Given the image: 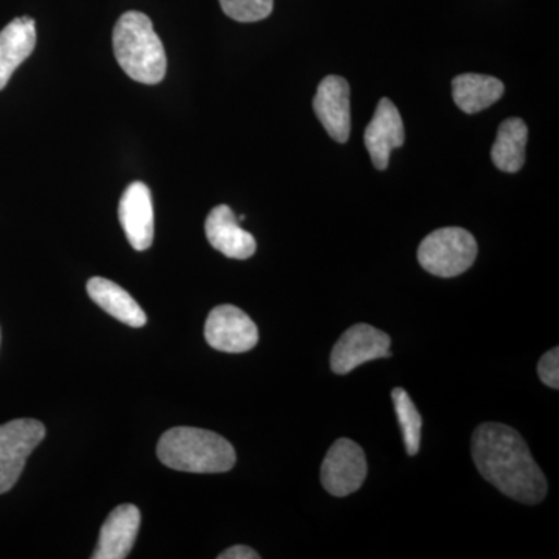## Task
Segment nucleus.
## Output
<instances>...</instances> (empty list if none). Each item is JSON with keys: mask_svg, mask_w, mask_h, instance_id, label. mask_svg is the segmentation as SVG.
Returning <instances> with one entry per match:
<instances>
[{"mask_svg": "<svg viewBox=\"0 0 559 559\" xmlns=\"http://www.w3.org/2000/svg\"><path fill=\"white\" fill-rule=\"evenodd\" d=\"M473 459L484 479L502 495L536 506L547 496L546 476L516 429L485 423L474 430Z\"/></svg>", "mask_w": 559, "mask_h": 559, "instance_id": "obj_1", "label": "nucleus"}, {"mask_svg": "<svg viewBox=\"0 0 559 559\" xmlns=\"http://www.w3.org/2000/svg\"><path fill=\"white\" fill-rule=\"evenodd\" d=\"M157 457L168 468L194 474L227 473L237 463L230 441L200 428H173L160 437Z\"/></svg>", "mask_w": 559, "mask_h": 559, "instance_id": "obj_2", "label": "nucleus"}, {"mask_svg": "<svg viewBox=\"0 0 559 559\" xmlns=\"http://www.w3.org/2000/svg\"><path fill=\"white\" fill-rule=\"evenodd\" d=\"M112 46L120 68L130 79L142 84H157L165 79L167 55L146 14L128 11L120 16L114 27Z\"/></svg>", "mask_w": 559, "mask_h": 559, "instance_id": "obj_3", "label": "nucleus"}, {"mask_svg": "<svg viewBox=\"0 0 559 559\" xmlns=\"http://www.w3.org/2000/svg\"><path fill=\"white\" fill-rule=\"evenodd\" d=\"M476 257V238L460 227L433 230L418 248L423 270L441 278L457 277L468 271Z\"/></svg>", "mask_w": 559, "mask_h": 559, "instance_id": "obj_4", "label": "nucleus"}, {"mask_svg": "<svg viewBox=\"0 0 559 559\" xmlns=\"http://www.w3.org/2000/svg\"><path fill=\"white\" fill-rule=\"evenodd\" d=\"M44 437L46 428L38 419H13L0 426V495L17 484L27 459Z\"/></svg>", "mask_w": 559, "mask_h": 559, "instance_id": "obj_5", "label": "nucleus"}, {"mask_svg": "<svg viewBox=\"0 0 559 559\" xmlns=\"http://www.w3.org/2000/svg\"><path fill=\"white\" fill-rule=\"evenodd\" d=\"M369 466L358 443L349 439L334 441L320 469L323 488L336 498H345L362 487Z\"/></svg>", "mask_w": 559, "mask_h": 559, "instance_id": "obj_6", "label": "nucleus"}, {"mask_svg": "<svg viewBox=\"0 0 559 559\" xmlns=\"http://www.w3.org/2000/svg\"><path fill=\"white\" fill-rule=\"evenodd\" d=\"M390 336L384 331L356 323L345 331L331 352L330 366L336 374H347L369 360L389 358Z\"/></svg>", "mask_w": 559, "mask_h": 559, "instance_id": "obj_7", "label": "nucleus"}, {"mask_svg": "<svg viewBox=\"0 0 559 559\" xmlns=\"http://www.w3.org/2000/svg\"><path fill=\"white\" fill-rule=\"evenodd\" d=\"M204 336L210 347L223 353H246L259 344L255 322L234 305H219L210 311Z\"/></svg>", "mask_w": 559, "mask_h": 559, "instance_id": "obj_8", "label": "nucleus"}, {"mask_svg": "<svg viewBox=\"0 0 559 559\" xmlns=\"http://www.w3.org/2000/svg\"><path fill=\"white\" fill-rule=\"evenodd\" d=\"M312 106L330 138L340 143L347 142L352 132L347 80L337 75L325 76L319 84Z\"/></svg>", "mask_w": 559, "mask_h": 559, "instance_id": "obj_9", "label": "nucleus"}, {"mask_svg": "<svg viewBox=\"0 0 559 559\" xmlns=\"http://www.w3.org/2000/svg\"><path fill=\"white\" fill-rule=\"evenodd\" d=\"M404 140L406 132L399 108L389 98H382L364 135L366 148L377 170L382 171L389 167L390 154L403 146Z\"/></svg>", "mask_w": 559, "mask_h": 559, "instance_id": "obj_10", "label": "nucleus"}, {"mask_svg": "<svg viewBox=\"0 0 559 559\" xmlns=\"http://www.w3.org/2000/svg\"><path fill=\"white\" fill-rule=\"evenodd\" d=\"M119 219L135 250L150 249L154 240V209L151 191L143 182H132L119 205Z\"/></svg>", "mask_w": 559, "mask_h": 559, "instance_id": "obj_11", "label": "nucleus"}, {"mask_svg": "<svg viewBox=\"0 0 559 559\" xmlns=\"http://www.w3.org/2000/svg\"><path fill=\"white\" fill-rule=\"evenodd\" d=\"M205 235L212 248L229 259L248 260L255 253V238L242 229L229 205H218L209 213Z\"/></svg>", "mask_w": 559, "mask_h": 559, "instance_id": "obj_12", "label": "nucleus"}, {"mask_svg": "<svg viewBox=\"0 0 559 559\" xmlns=\"http://www.w3.org/2000/svg\"><path fill=\"white\" fill-rule=\"evenodd\" d=\"M140 511L132 503H123L110 511L108 520L102 525L100 538L97 549L92 558L94 559H123L130 557L135 539H138Z\"/></svg>", "mask_w": 559, "mask_h": 559, "instance_id": "obj_13", "label": "nucleus"}, {"mask_svg": "<svg viewBox=\"0 0 559 559\" xmlns=\"http://www.w3.org/2000/svg\"><path fill=\"white\" fill-rule=\"evenodd\" d=\"M35 47L36 22L31 16L17 17L0 32V91Z\"/></svg>", "mask_w": 559, "mask_h": 559, "instance_id": "obj_14", "label": "nucleus"}, {"mask_svg": "<svg viewBox=\"0 0 559 559\" xmlns=\"http://www.w3.org/2000/svg\"><path fill=\"white\" fill-rule=\"evenodd\" d=\"M87 294L102 310L108 312L124 325L142 329L146 325L145 311L132 299L128 290L108 278L94 277L87 282Z\"/></svg>", "mask_w": 559, "mask_h": 559, "instance_id": "obj_15", "label": "nucleus"}, {"mask_svg": "<svg viewBox=\"0 0 559 559\" xmlns=\"http://www.w3.org/2000/svg\"><path fill=\"white\" fill-rule=\"evenodd\" d=\"M506 94L502 81L479 73H463L452 80V98L459 109L477 114L495 105Z\"/></svg>", "mask_w": 559, "mask_h": 559, "instance_id": "obj_16", "label": "nucleus"}, {"mask_svg": "<svg viewBox=\"0 0 559 559\" xmlns=\"http://www.w3.org/2000/svg\"><path fill=\"white\" fill-rule=\"evenodd\" d=\"M528 142V128L525 121L513 117L502 121L498 138L491 148V159L503 173H518L525 164V148Z\"/></svg>", "mask_w": 559, "mask_h": 559, "instance_id": "obj_17", "label": "nucleus"}, {"mask_svg": "<svg viewBox=\"0 0 559 559\" xmlns=\"http://www.w3.org/2000/svg\"><path fill=\"white\" fill-rule=\"evenodd\" d=\"M392 401L395 404L396 417H399L404 444L409 455H417L421 443L423 418L417 406L412 401L406 390L396 388L392 390Z\"/></svg>", "mask_w": 559, "mask_h": 559, "instance_id": "obj_18", "label": "nucleus"}, {"mask_svg": "<svg viewBox=\"0 0 559 559\" xmlns=\"http://www.w3.org/2000/svg\"><path fill=\"white\" fill-rule=\"evenodd\" d=\"M226 16L238 22L266 20L274 10V0H219Z\"/></svg>", "mask_w": 559, "mask_h": 559, "instance_id": "obj_19", "label": "nucleus"}, {"mask_svg": "<svg viewBox=\"0 0 559 559\" xmlns=\"http://www.w3.org/2000/svg\"><path fill=\"white\" fill-rule=\"evenodd\" d=\"M539 380L551 389H559V348L547 352L538 362Z\"/></svg>", "mask_w": 559, "mask_h": 559, "instance_id": "obj_20", "label": "nucleus"}, {"mask_svg": "<svg viewBox=\"0 0 559 559\" xmlns=\"http://www.w3.org/2000/svg\"><path fill=\"white\" fill-rule=\"evenodd\" d=\"M219 559H259L260 555L248 546H234L224 550Z\"/></svg>", "mask_w": 559, "mask_h": 559, "instance_id": "obj_21", "label": "nucleus"}]
</instances>
